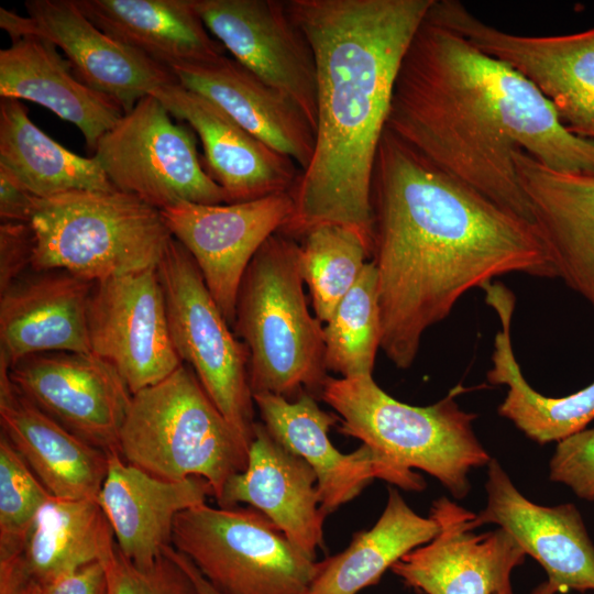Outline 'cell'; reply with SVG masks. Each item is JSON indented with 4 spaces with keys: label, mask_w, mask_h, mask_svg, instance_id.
Listing matches in <instances>:
<instances>
[{
    "label": "cell",
    "mask_w": 594,
    "mask_h": 594,
    "mask_svg": "<svg viewBox=\"0 0 594 594\" xmlns=\"http://www.w3.org/2000/svg\"><path fill=\"white\" fill-rule=\"evenodd\" d=\"M371 204L381 349L408 369L424 333L469 290L522 273L556 278L537 226L443 172L387 128Z\"/></svg>",
    "instance_id": "obj_1"
},
{
    "label": "cell",
    "mask_w": 594,
    "mask_h": 594,
    "mask_svg": "<svg viewBox=\"0 0 594 594\" xmlns=\"http://www.w3.org/2000/svg\"><path fill=\"white\" fill-rule=\"evenodd\" d=\"M386 128L443 172L534 223L517 152L557 172L594 173V140L571 132L517 70L427 18L403 58Z\"/></svg>",
    "instance_id": "obj_2"
},
{
    "label": "cell",
    "mask_w": 594,
    "mask_h": 594,
    "mask_svg": "<svg viewBox=\"0 0 594 594\" xmlns=\"http://www.w3.org/2000/svg\"><path fill=\"white\" fill-rule=\"evenodd\" d=\"M433 0H286L317 66L315 153L278 231L354 230L373 251L371 187L403 58Z\"/></svg>",
    "instance_id": "obj_3"
},
{
    "label": "cell",
    "mask_w": 594,
    "mask_h": 594,
    "mask_svg": "<svg viewBox=\"0 0 594 594\" xmlns=\"http://www.w3.org/2000/svg\"><path fill=\"white\" fill-rule=\"evenodd\" d=\"M300 244L280 232L258 249L240 284L232 328L249 350L252 394L316 397L327 380L323 327L308 309Z\"/></svg>",
    "instance_id": "obj_4"
},
{
    "label": "cell",
    "mask_w": 594,
    "mask_h": 594,
    "mask_svg": "<svg viewBox=\"0 0 594 594\" xmlns=\"http://www.w3.org/2000/svg\"><path fill=\"white\" fill-rule=\"evenodd\" d=\"M249 448L185 363L132 394L119 437L125 462L168 481L201 477L217 502L245 469Z\"/></svg>",
    "instance_id": "obj_5"
},
{
    "label": "cell",
    "mask_w": 594,
    "mask_h": 594,
    "mask_svg": "<svg viewBox=\"0 0 594 594\" xmlns=\"http://www.w3.org/2000/svg\"><path fill=\"white\" fill-rule=\"evenodd\" d=\"M454 396L417 407L389 396L372 376H328L319 397L339 415V432L405 470H422L453 497L463 498L470 471L488 465L492 458L473 431L476 416L462 410Z\"/></svg>",
    "instance_id": "obj_6"
},
{
    "label": "cell",
    "mask_w": 594,
    "mask_h": 594,
    "mask_svg": "<svg viewBox=\"0 0 594 594\" xmlns=\"http://www.w3.org/2000/svg\"><path fill=\"white\" fill-rule=\"evenodd\" d=\"M31 226V268L92 283L157 267L173 238L161 210L120 190L36 197Z\"/></svg>",
    "instance_id": "obj_7"
},
{
    "label": "cell",
    "mask_w": 594,
    "mask_h": 594,
    "mask_svg": "<svg viewBox=\"0 0 594 594\" xmlns=\"http://www.w3.org/2000/svg\"><path fill=\"white\" fill-rule=\"evenodd\" d=\"M172 547L222 594H309L317 561L263 513L207 503L177 515Z\"/></svg>",
    "instance_id": "obj_8"
},
{
    "label": "cell",
    "mask_w": 594,
    "mask_h": 594,
    "mask_svg": "<svg viewBox=\"0 0 594 594\" xmlns=\"http://www.w3.org/2000/svg\"><path fill=\"white\" fill-rule=\"evenodd\" d=\"M157 272L178 356L250 446L256 421L246 345L230 330L197 264L175 238L169 241Z\"/></svg>",
    "instance_id": "obj_9"
},
{
    "label": "cell",
    "mask_w": 594,
    "mask_h": 594,
    "mask_svg": "<svg viewBox=\"0 0 594 594\" xmlns=\"http://www.w3.org/2000/svg\"><path fill=\"white\" fill-rule=\"evenodd\" d=\"M94 156L116 189L163 210L180 201L229 204L209 176L194 130L148 95L99 141Z\"/></svg>",
    "instance_id": "obj_10"
},
{
    "label": "cell",
    "mask_w": 594,
    "mask_h": 594,
    "mask_svg": "<svg viewBox=\"0 0 594 594\" xmlns=\"http://www.w3.org/2000/svg\"><path fill=\"white\" fill-rule=\"evenodd\" d=\"M427 20L517 70L571 132L594 140V28L566 35L513 34L482 21L458 0H435Z\"/></svg>",
    "instance_id": "obj_11"
},
{
    "label": "cell",
    "mask_w": 594,
    "mask_h": 594,
    "mask_svg": "<svg viewBox=\"0 0 594 594\" xmlns=\"http://www.w3.org/2000/svg\"><path fill=\"white\" fill-rule=\"evenodd\" d=\"M91 353L110 363L131 394L182 364L157 267L96 282L88 309Z\"/></svg>",
    "instance_id": "obj_12"
},
{
    "label": "cell",
    "mask_w": 594,
    "mask_h": 594,
    "mask_svg": "<svg viewBox=\"0 0 594 594\" xmlns=\"http://www.w3.org/2000/svg\"><path fill=\"white\" fill-rule=\"evenodd\" d=\"M24 7L26 15L0 8V26L12 42L28 35L51 41L81 82L113 98L125 113L156 89L178 82L168 67L101 31L75 0H28Z\"/></svg>",
    "instance_id": "obj_13"
},
{
    "label": "cell",
    "mask_w": 594,
    "mask_h": 594,
    "mask_svg": "<svg viewBox=\"0 0 594 594\" xmlns=\"http://www.w3.org/2000/svg\"><path fill=\"white\" fill-rule=\"evenodd\" d=\"M294 208L290 191L222 205L180 201L161 210L173 235L189 252L226 320L233 326L243 275L263 243Z\"/></svg>",
    "instance_id": "obj_14"
},
{
    "label": "cell",
    "mask_w": 594,
    "mask_h": 594,
    "mask_svg": "<svg viewBox=\"0 0 594 594\" xmlns=\"http://www.w3.org/2000/svg\"><path fill=\"white\" fill-rule=\"evenodd\" d=\"M193 4L233 58L290 97L316 130V58L286 0H193Z\"/></svg>",
    "instance_id": "obj_15"
},
{
    "label": "cell",
    "mask_w": 594,
    "mask_h": 594,
    "mask_svg": "<svg viewBox=\"0 0 594 594\" xmlns=\"http://www.w3.org/2000/svg\"><path fill=\"white\" fill-rule=\"evenodd\" d=\"M438 534L391 570L424 594H513L512 572L526 552L503 528L476 534L477 514L440 497L429 512Z\"/></svg>",
    "instance_id": "obj_16"
},
{
    "label": "cell",
    "mask_w": 594,
    "mask_h": 594,
    "mask_svg": "<svg viewBox=\"0 0 594 594\" xmlns=\"http://www.w3.org/2000/svg\"><path fill=\"white\" fill-rule=\"evenodd\" d=\"M9 377L67 430L108 454L119 453L132 394L110 363L92 353H44L18 362Z\"/></svg>",
    "instance_id": "obj_17"
},
{
    "label": "cell",
    "mask_w": 594,
    "mask_h": 594,
    "mask_svg": "<svg viewBox=\"0 0 594 594\" xmlns=\"http://www.w3.org/2000/svg\"><path fill=\"white\" fill-rule=\"evenodd\" d=\"M253 398L271 435L314 470L326 515L355 498L375 479L407 491L425 488L422 476L394 464L366 444L351 453L340 452L328 436L339 417L322 410L310 393L304 392L294 400L270 393L254 394Z\"/></svg>",
    "instance_id": "obj_18"
},
{
    "label": "cell",
    "mask_w": 594,
    "mask_h": 594,
    "mask_svg": "<svg viewBox=\"0 0 594 594\" xmlns=\"http://www.w3.org/2000/svg\"><path fill=\"white\" fill-rule=\"evenodd\" d=\"M152 96L200 139L204 166L226 191L229 204L290 191L301 170L288 156L255 138L226 111L179 82Z\"/></svg>",
    "instance_id": "obj_19"
},
{
    "label": "cell",
    "mask_w": 594,
    "mask_h": 594,
    "mask_svg": "<svg viewBox=\"0 0 594 594\" xmlns=\"http://www.w3.org/2000/svg\"><path fill=\"white\" fill-rule=\"evenodd\" d=\"M487 503L477 524L508 531L544 569L559 593L594 591V544L573 504L541 506L526 498L501 464L488 463Z\"/></svg>",
    "instance_id": "obj_20"
},
{
    "label": "cell",
    "mask_w": 594,
    "mask_h": 594,
    "mask_svg": "<svg viewBox=\"0 0 594 594\" xmlns=\"http://www.w3.org/2000/svg\"><path fill=\"white\" fill-rule=\"evenodd\" d=\"M95 283L65 271L18 279L1 293L0 362L44 353H91L88 309Z\"/></svg>",
    "instance_id": "obj_21"
},
{
    "label": "cell",
    "mask_w": 594,
    "mask_h": 594,
    "mask_svg": "<svg viewBox=\"0 0 594 594\" xmlns=\"http://www.w3.org/2000/svg\"><path fill=\"white\" fill-rule=\"evenodd\" d=\"M239 503L260 510L308 557L323 547L326 513L320 507L317 476L311 466L256 422L245 469L233 475L217 502Z\"/></svg>",
    "instance_id": "obj_22"
},
{
    "label": "cell",
    "mask_w": 594,
    "mask_h": 594,
    "mask_svg": "<svg viewBox=\"0 0 594 594\" xmlns=\"http://www.w3.org/2000/svg\"><path fill=\"white\" fill-rule=\"evenodd\" d=\"M170 70L182 86L216 103L255 138L290 157L301 172L309 166L316 130L290 97L226 55Z\"/></svg>",
    "instance_id": "obj_23"
},
{
    "label": "cell",
    "mask_w": 594,
    "mask_h": 594,
    "mask_svg": "<svg viewBox=\"0 0 594 594\" xmlns=\"http://www.w3.org/2000/svg\"><path fill=\"white\" fill-rule=\"evenodd\" d=\"M213 496L198 476L168 481L109 454L106 479L97 502L103 510L119 551L138 566L152 565L172 546L175 518Z\"/></svg>",
    "instance_id": "obj_24"
},
{
    "label": "cell",
    "mask_w": 594,
    "mask_h": 594,
    "mask_svg": "<svg viewBox=\"0 0 594 594\" xmlns=\"http://www.w3.org/2000/svg\"><path fill=\"white\" fill-rule=\"evenodd\" d=\"M514 161L556 278L594 310V173L557 172L521 151Z\"/></svg>",
    "instance_id": "obj_25"
},
{
    "label": "cell",
    "mask_w": 594,
    "mask_h": 594,
    "mask_svg": "<svg viewBox=\"0 0 594 594\" xmlns=\"http://www.w3.org/2000/svg\"><path fill=\"white\" fill-rule=\"evenodd\" d=\"M116 547L111 526L96 499L51 496L8 552L0 554V594L45 585L89 563L103 561Z\"/></svg>",
    "instance_id": "obj_26"
},
{
    "label": "cell",
    "mask_w": 594,
    "mask_h": 594,
    "mask_svg": "<svg viewBox=\"0 0 594 594\" xmlns=\"http://www.w3.org/2000/svg\"><path fill=\"white\" fill-rule=\"evenodd\" d=\"M0 424L48 493L62 499H96L108 472L109 454L80 439L24 397L0 363Z\"/></svg>",
    "instance_id": "obj_27"
},
{
    "label": "cell",
    "mask_w": 594,
    "mask_h": 594,
    "mask_svg": "<svg viewBox=\"0 0 594 594\" xmlns=\"http://www.w3.org/2000/svg\"><path fill=\"white\" fill-rule=\"evenodd\" d=\"M0 97L35 102L73 123L92 153L125 113L113 98L81 82L56 45L36 35L0 51Z\"/></svg>",
    "instance_id": "obj_28"
},
{
    "label": "cell",
    "mask_w": 594,
    "mask_h": 594,
    "mask_svg": "<svg viewBox=\"0 0 594 594\" xmlns=\"http://www.w3.org/2000/svg\"><path fill=\"white\" fill-rule=\"evenodd\" d=\"M75 1L101 31L169 69L226 55L193 0Z\"/></svg>",
    "instance_id": "obj_29"
},
{
    "label": "cell",
    "mask_w": 594,
    "mask_h": 594,
    "mask_svg": "<svg viewBox=\"0 0 594 594\" xmlns=\"http://www.w3.org/2000/svg\"><path fill=\"white\" fill-rule=\"evenodd\" d=\"M486 304L496 312L501 328L494 339L492 367L487 380L506 385L507 395L498 408L531 440L544 444L561 441L583 429L594 419V382L563 397H548L535 391L526 381L512 343V319L515 296L502 283L483 287Z\"/></svg>",
    "instance_id": "obj_30"
},
{
    "label": "cell",
    "mask_w": 594,
    "mask_h": 594,
    "mask_svg": "<svg viewBox=\"0 0 594 594\" xmlns=\"http://www.w3.org/2000/svg\"><path fill=\"white\" fill-rule=\"evenodd\" d=\"M0 166L37 198L70 191H112L95 156L77 155L45 134L16 99L0 101Z\"/></svg>",
    "instance_id": "obj_31"
},
{
    "label": "cell",
    "mask_w": 594,
    "mask_h": 594,
    "mask_svg": "<svg viewBox=\"0 0 594 594\" xmlns=\"http://www.w3.org/2000/svg\"><path fill=\"white\" fill-rule=\"evenodd\" d=\"M437 521L415 513L396 488L375 525L354 535L340 553L317 562L309 594H356L376 584L402 557L430 541Z\"/></svg>",
    "instance_id": "obj_32"
},
{
    "label": "cell",
    "mask_w": 594,
    "mask_h": 594,
    "mask_svg": "<svg viewBox=\"0 0 594 594\" xmlns=\"http://www.w3.org/2000/svg\"><path fill=\"white\" fill-rule=\"evenodd\" d=\"M327 370L341 377L372 376L381 348L378 276L371 261L323 327Z\"/></svg>",
    "instance_id": "obj_33"
},
{
    "label": "cell",
    "mask_w": 594,
    "mask_h": 594,
    "mask_svg": "<svg viewBox=\"0 0 594 594\" xmlns=\"http://www.w3.org/2000/svg\"><path fill=\"white\" fill-rule=\"evenodd\" d=\"M301 240V275L315 316L326 323L359 279L372 252L359 233L341 226L315 228Z\"/></svg>",
    "instance_id": "obj_34"
},
{
    "label": "cell",
    "mask_w": 594,
    "mask_h": 594,
    "mask_svg": "<svg viewBox=\"0 0 594 594\" xmlns=\"http://www.w3.org/2000/svg\"><path fill=\"white\" fill-rule=\"evenodd\" d=\"M52 495L7 437L0 436V554L24 535Z\"/></svg>",
    "instance_id": "obj_35"
},
{
    "label": "cell",
    "mask_w": 594,
    "mask_h": 594,
    "mask_svg": "<svg viewBox=\"0 0 594 594\" xmlns=\"http://www.w3.org/2000/svg\"><path fill=\"white\" fill-rule=\"evenodd\" d=\"M102 563L107 594H200L172 546L146 568L125 558L117 544Z\"/></svg>",
    "instance_id": "obj_36"
},
{
    "label": "cell",
    "mask_w": 594,
    "mask_h": 594,
    "mask_svg": "<svg viewBox=\"0 0 594 594\" xmlns=\"http://www.w3.org/2000/svg\"><path fill=\"white\" fill-rule=\"evenodd\" d=\"M550 479L569 486L579 497L594 501V428L558 442L550 461Z\"/></svg>",
    "instance_id": "obj_37"
},
{
    "label": "cell",
    "mask_w": 594,
    "mask_h": 594,
    "mask_svg": "<svg viewBox=\"0 0 594 594\" xmlns=\"http://www.w3.org/2000/svg\"><path fill=\"white\" fill-rule=\"evenodd\" d=\"M35 246L31 223L1 222L0 224V292L3 293L31 267Z\"/></svg>",
    "instance_id": "obj_38"
},
{
    "label": "cell",
    "mask_w": 594,
    "mask_h": 594,
    "mask_svg": "<svg viewBox=\"0 0 594 594\" xmlns=\"http://www.w3.org/2000/svg\"><path fill=\"white\" fill-rule=\"evenodd\" d=\"M36 197L8 169L0 166L1 222L31 223Z\"/></svg>",
    "instance_id": "obj_39"
},
{
    "label": "cell",
    "mask_w": 594,
    "mask_h": 594,
    "mask_svg": "<svg viewBox=\"0 0 594 594\" xmlns=\"http://www.w3.org/2000/svg\"><path fill=\"white\" fill-rule=\"evenodd\" d=\"M43 594H107V574L101 561L89 563L45 584Z\"/></svg>",
    "instance_id": "obj_40"
},
{
    "label": "cell",
    "mask_w": 594,
    "mask_h": 594,
    "mask_svg": "<svg viewBox=\"0 0 594 594\" xmlns=\"http://www.w3.org/2000/svg\"><path fill=\"white\" fill-rule=\"evenodd\" d=\"M177 553L182 564L195 582L200 594H222L202 576L198 569L186 557L178 551Z\"/></svg>",
    "instance_id": "obj_41"
},
{
    "label": "cell",
    "mask_w": 594,
    "mask_h": 594,
    "mask_svg": "<svg viewBox=\"0 0 594 594\" xmlns=\"http://www.w3.org/2000/svg\"><path fill=\"white\" fill-rule=\"evenodd\" d=\"M557 587L549 581L539 584L530 594H557Z\"/></svg>",
    "instance_id": "obj_42"
},
{
    "label": "cell",
    "mask_w": 594,
    "mask_h": 594,
    "mask_svg": "<svg viewBox=\"0 0 594 594\" xmlns=\"http://www.w3.org/2000/svg\"><path fill=\"white\" fill-rule=\"evenodd\" d=\"M14 594H43V587L40 584L30 583V584L21 587Z\"/></svg>",
    "instance_id": "obj_43"
}]
</instances>
